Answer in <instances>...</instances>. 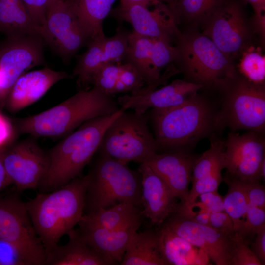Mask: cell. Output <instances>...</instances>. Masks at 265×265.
<instances>
[{
	"label": "cell",
	"mask_w": 265,
	"mask_h": 265,
	"mask_svg": "<svg viewBox=\"0 0 265 265\" xmlns=\"http://www.w3.org/2000/svg\"><path fill=\"white\" fill-rule=\"evenodd\" d=\"M117 101L99 88L80 89L56 106L36 115L14 120L18 134L59 138L72 133L85 122L119 110Z\"/></svg>",
	"instance_id": "obj_1"
},
{
	"label": "cell",
	"mask_w": 265,
	"mask_h": 265,
	"mask_svg": "<svg viewBox=\"0 0 265 265\" xmlns=\"http://www.w3.org/2000/svg\"><path fill=\"white\" fill-rule=\"evenodd\" d=\"M88 175L73 179L60 188L37 193L26 202L46 253L79 223L84 214Z\"/></svg>",
	"instance_id": "obj_2"
},
{
	"label": "cell",
	"mask_w": 265,
	"mask_h": 265,
	"mask_svg": "<svg viewBox=\"0 0 265 265\" xmlns=\"http://www.w3.org/2000/svg\"><path fill=\"white\" fill-rule=\"evenodd\" d=\"M124 111L121 107L113 114L85 122L51 149L48 152L50 167L37 186L39 192H52L81 176L84 168L98 150L105 132Z\"/></svg>",
	"instance_id": "obj_3"
},
{
	"label": "cell",
	"mask_w": 265,
	"mask_h": 265,
	"mask_svg": "<svg viewBox=\"0 0 265 265\" xmlns=\"http://www.w3.org/2000/svg\"><path fill=\"white\" fill-rule=\"evenodd\" d=\"M217 109L208 98L198 93L184 103L151 110V119L159 147L188 150L216 131Z\"/></svg>",
	"instance_id": "obj_4"
},
{
	"label": "cell",
	"mask_w": 265,
	"mask_h": 265,
	"mask_svg": "<svg viewBox=\"0 0 265 265\" xmlns=\"http://www.w3.org/2000/svg\"><path fill=\"white\" fill-rule=\"evenodd\" d=\"M176 41L174 62L184 80L217 90L237 73L233 60L202 33H181Z\"/></svg>",
	"instance_id": "obj_5"
},
{
	"label": "cell",
	"mask_w": 265,
	"mask_h": 265,
	"mask_svg": "<svg viewBox=\"0 0 265 265\" xmlns=\"http://www.w3.org/2000/svg\"><path fill=\"white\" fill-rule=\"evenodd\" d=\"M87 175L84 214L121 202L142 206V179L138 170H132L127 165L100 153Z\"/></svg>",
	"instance_id": "obj_6"
},
{
	"label": "cell",
	"mask_w": 265,
	"mask_h": 265,
	"mask_svg": "<svg viewBox=\"0 0 265 265\" xmlns=\"http://www.w3.org/2000/svg\"><path fill=\"white\" fill-rule=\"evenodd\" d=\"M218 90L221 94L217 109V130L229 128L263 133L265 127V85L250 81L238 71Z\"/></svg>",
	"instance_id": "obj_7"
},
{
	"label": "cell",
	"mask_w": 265,
	"mask_h": 265,
	"mask_svg": "<svg viewBox=\"0 0 265 265\" xmlns=\"http://www.w3.org/2000/svg\"><path fill=\"white\" fill-rule=\"evenodd\" d=\"M148 119L145 114L122 112L105 132L99 153L126 165L145 162L159 148L148 128Z\"/></svg>",
	"instance_id": "obj_8"
},
{
	"label": "cell",
	"mask_w": 265,
	"mask_h": 265,
	"mask_svg": "<svg viewBox=\"0 0 265 265\" xmlns=\"http://www.w3.org/2000/svg\"><path fill=\"white\" fill-rule=\"evenodd\" d=\"M0 239L15 246L31 265H44L46 251L26 202L17 195L0 198Z\"/></svg>",
	"instance_id": "obj_9"
},
{
	"label": "cell",
	"mask_w": 265,
	"mask_h": 265,
	"mask_svg": "<svg viewBox=\"0 0 265 265\" xmlns=\"http://www.w3.org/2000/svg\"><path fill=\"white\" fill-rule=\"evenodd\" d=\"M45 44L39 34L6 37L0 42V69L2 78L0 106L5 105L13 84L26 71L44 63Z\"/></svg>",
	"instance_id": "obj_10"
},
{
	"label": "cell",
	"mask_w": 265,
	"mask_h": 265,
	"mask_svg": "<svg viewBox=\"0 0 265 265\" xmlns=\"http://www.w3.org/2000/svg\"><path fill=\"white\" fill-rule=\"evenodd\" d=\"M204 25L202 34L232 60L249 46L253 30L241 7L235 1H225Z\"/></svg>",
	"instance_id": "obj_11"
},
{
	"label": "cell",
	"mask_w": 265,
	"mask_h": 265,
	"mask_svg": "<svg viewBox=\"0 0 265 265\" xmlns=\"http://www.w3.org/2000/svg\"><path fill=\"white\" fill-rule=\"evenodd\" d=\"M41 35L45 44L65 62H68L92 40L65 0H59L48 9Z\"/></svg>",
	"instance_id": "obj_12"
},
{
	"label": "cell",
	"mask_w": 265,
	"mask_h": 265,
	"mask_svg": "<svg viewBox=\"0 0 265 265\" xmlns=\"http://www.w3.org/2000/svg\"><path fill=\"white\" fill-rule=\"evenodd\" d=\"M3 161L12 184L19 192L36 189L50 164L48 153L30 139L5 146Z\"/></svg>",
	"instance_id": "obj_13"
},
{
	"label": "cell",
	"mask_w": 265,
	"mask_h": 265,
	"mask_svg": "<svg viewBox=\"0 0 265 265\" xmlns=\"http://www.w3.org/2000/svg\"><path fill=\"white\" fill-rule=\"evenodd\" d=\"M265 148L263 133L254 131L241 135L233 131L229 133L223 154L227 174L243 181H260Z\"/></svg>",
	"instance_id": "obj_14"
},
{
	"label": "cell",
	"mask_w": 265,
	"mask_h": 265,
	"mask_svg": "<svg viewBox=\"0 0 265 265\" xmlns=\"http://www.w3.org/2000/svg\"><path fill=\"white\" fill-rule=\"evenodd\" d=\"M154 6L149 9V5L132 4L119 5L112 9L109 14L114 18L130 23L136 33L151 38H162L170 42L181 34L177 24L168 5L163 2L154 0Z\"/></svg>",
	"instance_id": "obj_15"
},
{
	"label": "cell",
	"mask_w": 265,
	"mask_h": 265,
	"mask_svg": "<svg viewBox=\"0 0 265 265\" xmlns=\"http://www.w3.org/2000/svg\"><path fill=\"white\" fill-rule=\"evenodd\" d=\"M163 224L188 242L202 249L216 265H230L234 236L198 224L179 212L172 214Z\"/></svg>",
	"instance_id": "obj_16"
},
{
	"label": "cell",
	"mask_w": 265,
	"mask_h": 265,
	"mask_svg": "<svg viewBox=\"0 0 265 265\" xmlns=\"http://www.w3.org/2000/svg\"><path fill=\"white\" fill-rule=\"evenodd\" d=\"M197 157L188 150H177L170 153H155L144 163L164 181L183 204L187 200L189 185Z\"/></svg>",
	"instance_id": "obj_17"
},
{
	"label": "cell",
	"mask_w": 265,
	"mask_h": 265,
	"mask_svg": "<svg viewBox=\"0 0 265 265\" xmlns=\"http://www.w3.org/2000/svg\"><path fill=\"white\" fill-rule=\"evenodd\" d=\"M204 88L202 85L178 79L159 89L119 97L117 102L125 110L132 109L137 113L143 114L150 108L161 109L179 105Z\"/></svg>",
	"instance_id": "obj_18"
},
{
	"label": "cell",
	"mask_w": 265,
	"mask_h": 265,
	"mask_svg": "<svg viewBox=\"0 0 265 265\" xmlns=\"http://www.w3.org/2000/svg\"><path fill=\"white\" fill-rule=\"evenodd\" d=\"M138 170L141 175L143 213L154 224L159 225L178 210L179 202L164 181L146 163Z\"/></svg>",
	"instance_id": "obj_19"
},
{
	"label": "cell",
	"mask_w": 265,
	"mask_h": 265,
	"mask_svg": "<svg viewBox=\"0 0 265 265\" xmlns=\"http://www.w3.org/2000/svg\"><path fill=\"white\" fill-rule=\"evenodd\" d=\"M70 77L64 71L47 67L25 73L13 84L5 105L9 111L17 112L37 101L55 83Z\"/></svg>",
	"instance_id": "obj_20"
},
{
	"label": "cell",
	"mask_w": 265,
	"mask_h": 265,
	"mask_svg": "<svg viewBox=\"0 0 265 265\" xmlns=\"http://www.w3.org/2000/svg\"><path fill=\"white\" fill-rule=\"evenodd\" d=\"M78 230L86 243L109 265L119 264L135 229L110 230L94 225L82 217Z\"/></svg>",
	"instance_id": "obj_21"
},
{
	"label": "cell",
	"mask_w": 265,
	"mask_h": 265,
	"mask_svg": "<svg viewBox=\"0 0 265 265\" xmlns=\"http://www.w3.org/2000/svg\"><path fill=\"white\" fill-rule=\"evenodd\" d=\"M153 42V38L141 36L133 31L130 32L125 63L135 67L142 76L145 83V86L135 95L153 91L159 85H164L171 77L180 73L172 64L161 76L156 73L152 58Z\"/></svg>",
	"instance_id": "obj_22"
},
{
	"label": "cell",
	"mask_w": 265,
	"mask_h": 265,
	"mask_svg": "<svg viewBox=\"0 0 265 265\" xmlns=\"http://www.w3.org/2000/svg\"><path fill=\"white\" fill-rule=\"evenodd\" d=\"M156 230L159 251L167 265H211L201 249L188 242L162 223Z\"/></svg>",
	"instance_id": "obj_23"
},
{
	"label": "cell",
	"mask_w": 265,
	"mask_h": 265,
	"mask_svg": "<svg viewBox=\"0 0 265 265\" xmlns=\"http://www.w3.org/2000/svg\"><path fill=\"white\" fill-rule=\"evenodd\" d=\"M67 235L69 240L66 244H58L46 252L44 265H109L86 243L78 229Z\"/></svg>",
	"instance_id": "obj_24"
},
{
	"label": "cell",
	"mask_w": 265,
	"mask_h": 265,
	"mask_svg": "<svg viewBox=\"0 0 265 265\" xmlns=\"http://www.w3.org/2000/svg\"><path fill=\"white\" fill-rule=\"evenodd\" d=\"M144 215L139 207L121 202L111 208L101 209L82 217L89 222L110 230L135 229L140 227Z\"/></svg>",
	"instance_id": "obj_25"
},
{
	"label": "cell",
	"mask_w": 265,
	"mask_h": 265,
	"mask_svg": "<svg viewBox=\"0 0 265 265\" xmlns=\"http://www.w3.org/2000/svg\"><path fill=\"white\" fill-rule=\"evenodd\" d=\"M120 265H167L159 251L156 231L134 232Z\"/></svg>",
	"instance_id": "obj_26"
},
{
	"label": "cell",
	"mask_w": 265,
	"mask_h": 265,
	"mask_svg": "<svg viewBox=\"0 0 265 265\" xmlns=\"http://www.w3.org/2000/svg\"><path fill=\"white\" fill-rule=\"evenodd\" d=\"M0 32L6 37L41 35V28L34 22L22 0H0Z\"/></svg>",
	"instance_id": "obj_27"
},
{
	"label": "cell",
	"mask_w": 265,
	"mask_h": 265,
	"mask_svg": "<svg viewBox=\"0 0 265 265\" xmlns=\"http://www.w3.org/2000/svg\"><path fill=\"white\" fill-rule=\"evenodd\" d=\"M92 40L104 38L103 23L115 0H65Z\"/></svg>",
	"instance_id": "obj_28"
},
{
	"label": "cell",
	"mask_w": 265,
	"mask_h": 265,
	"mask_svg": "<svg viewBox=\"0 0 265 265\" xmlns=\"http://www.w3.org/2000/svg\"><path fill=\"white\" fill-rule=\"evenodd\" d=\"M225 0H175L168 6L176 23L205 24Z\"/></svg>",
	"instance_id": "obj_29"
},
{
	"label": "cell",
	"mask_w": 265,
	"mask_h": 265,
	"mask_svg": "<svg viewBox=\"0 0 265 265\" xmlns=\"http://www.w3.org/2000/svg\"><path fill=\"white\" fill-rule=\"evenodd\" d=\"M104 38L92 39L86 46V51L78 57L72 76L77 77V84L80 89H85V88L92 84L94 75L103 65Z\"/></svg>",
	"instance_id": "obj_30"
},
{
	"label": "cell",
	"mask_w": 265,
	"mask_h": 265,
	"mask_svg": "<svg viewBox=\"0 0 265 265\" xmlns=\"http://www.w3.org/2000/svg\"><path fill=\"white\" fill-rule=\"evenodd\" d=\"M224 181L228 186L227 193L223 197L224 211L233 222L235 233H238L245 220L249 206L244 183L227 174Z\"/></svg>",
	"instance_id": "obj_31"
},
{
	"label": "cell",
	"mask_w": 265,
	"mask_h": 265,
	"mask_svg": "<svg viewBox=\"0 0 265 265\" xmlns=\"http://www.w3.org/2000/svg\"><path fill=\"white\" fill-rule=\"evenodd\" d=\"M240 55L238 72L251 82L265 83V57L260 49L248 46Z\"/></svg>",
	"instance_id": "obj_32"
},
{
	"label": "cell",
	"mask_w": 265,
	"mask_h": 265,
	"mask_svg": "<svg viewBox=\"0 0 265 265\" xmlns=\"http://www.w3.org/2000/svg\"><path fill=\"white\" fill-rule=\"evenodd\" d=\"M130 32L119 26L113 36L104 38L103 41V64H121L127 52Z\"/></svg>",
	"instance_id": "obj_33"
},
{
	"label": "cell",
	"mask_w": 265,
	"mask_h": 265,
	"mask_svg": "<svg viewBox=\"0 0 265 265\" xmlns=\"http://www.w3.org/2000/svg\"><path fill=\"white\" fill-rule=\"evenodd\" d=\"M152 63L156 73L161 76V71L165 66L175 61L176 48L170 41L162 38H153Z\"/></svg>",
	"instance_id": "obj_34"
},
{
	"label": "cell",
	"mask_w": 265,
	"mask_h": 265,
	"mask_svg": "<svg viewBox=\"0 0 265 265\" xmlns=\"http://www.w3.org/2000/svg\"><path fill=\"white\" fill-rule=\"evenodd\" d=\"M222 170H218L203 176L192 182L191 189L189 190L187 201L185 204H180L186 206L196 201L202 194L217 190L221 183L224 181L221 174Z\"/></svg>",
	"instance_id": "obj_35"
},
{
	"label": "cell",
	"mask_w": 265,
	"mask_h": 265,
	"mask_svg": "<svg viewBox=\"0 0 265 265\" xmlns=\"http://www.w3.org/2000/svg\"><path fill=\"white\" fill-rule=\"evenodd\" d=\"M234 245L231 255L230 265H262L246 240L237 233L234 236Z\"/></svg>",
	"instance_id": "obj_36"
},
{
	"label": "cell",
	"mask_w": 265,
	"mask_h": 265,
	"mask_svg": "<svg viewBox=\"0 0 265 265\" xmlns=\"http://www.w3.org/2000/svg\"><path fill=\"white\" fill-rule=\"evenodd\" d=\"M265 227V210L248 206L245 220L238 235L246 240L247 237L256 234Z\"/></svg>",
	"instance_id": "obj_37"
},
{
	"label": "cell",
	"mask_w": 265,
	"mask_h": 265,
	"mask_svg": "<svg viewBox=\"0 0 265 265\" xmlns=\"http://www.w3.org/2000/svg\"><path fill=\"white\" fill-rule=\"evenodd\" d=\"M125 85L131 95H135L145 86L144 79L139 71L129 63L121 64L118 78Z\"/></svg>",
	"instance_id": "obj_38"
},
{
	"label": "cell",
	"mask_w": 265,
	"mask_h": 265,
	"mask_svg": "<svg viewBox=\"0 0 265 265\" xmlns=\"http://www.w3.org/2000/svg\"><path fill=\"white\" fill-rule=\"evenodd\" d=\"M0 265H31L13 245L0 239Z\"/></svg>",
	"instance_id": "obj_39"
},
{
	"label": "cell",
	"mask_w": 265,
	"mask_h": 265,
	"mask_svg": "<svg viewBox=\"0 0 265 265\" xmlns=\"http://www.w3.org/2000/svg\"><path fill=\"white\" fill-rule=\"evenodd\" d=\"M243 183L249 205L265 210V186L260 181Z\"/></svg>",
	"instance_id": "obj_40"
},
{
	"label": "cell",
	"mask_w": 265,
	"mask_h": 265,
	"mask_svg": "<svg viewBox=\"0 0 265 265\" xmlns=\"http://www.w3.org/2000/svg\"><path fill=\"white\" fill-rule=\"evenodd\" d=\"M32 19L41 28L45 24L48 0H22Z\"/></svg>",
	"instance_id": "obj_41"
},
{
	"label": "cell",
	"mask_w": 265,
	"mask_h": 265,
	"mask_svg": "<svg viewBox=\"0 0 265 265\" xmlns=\"http://www.w3.org/2000/svg\"><path fill=\"white\" fill-rule=\"evenodd\" d=\"M210 225V227L230 236L235 235L233 222L225 212H211Z\"/></svg>",
	"instance_id": "obj_42"
},
{
	"label": "cell",
	"mask_w": 265,
	"mask_h": 265,
	"mask_svg": "<svg viewBox=\"0 0 265 265\" xmlns=\"http://www.w3.org/2000/svg\"><path fill=\"white\" fill-rule=\"evenodd\" d=\"M199 197L211 212H225L223 197L217 190L202 194Z\"/></svg>",
	"instance_id": "obj_43"
},
{
	"label": "cell",
	"mask_w": 265,
	"mask_h": 265,
	"mask_svg": "<svg viewBox=\"0 0 265 265\" xmlns=\"http://www.w3.org/2000/svg\"><path fill=\"white\" fill-rule=\"evenodd\" d=\"M15 132L14 125L0 112V147L9 144L15 137Z\"/></svg>",
	"instance_id": "obj_44"
},
{
	"label": "cell",
	"mask_w": 265,
	"mask_h": 265,
	"mask_svg": "<svg viewBox=\"0 0 265 265\" xmlns=\"http://www.w3.org/2000/svg\"><path fill=\"white\" fill-rule=\"evenodd\" d=\"M252 245V250L262 265L265 264V227L259 230Z\"/></svg>",
	"instance_id": "obj_45"
},
{
	"label": "cell",
	"mask_w": 265,
	"mask_h": 265,
	"mask_svg": "<svg viewBox=\"0 0 265 265\" xmlns=\"http://www.w3.org/2000/svg\"><path fill=\"white\" fill-rule=\"evenodd\" d=\"M252 25L253 30L259 34L263 44L265 37V11L255 13Z\"/></svg>",
	"instance_id": "obj_46"
},
{
	"label": "cell",
	"mask_w": 265,
	"mask_h": 265,
	"mask_svg": "<svg viewBox=\"0 0 265 265\" xmlns=\"http://www.w3.org/2000/svg\"><path fill=\"white\" fill-rule=\"evenodd\" d=\"M4 147H0V192L12 184L6 173L3 161Z\"/></svg>",
	"instance_id": "obj_47"
},
{
	"label": "cell",
	"mask_w": 265,
	"mask_h": 265,
	"mask_svg": "<svg viewBox=\"0 0 265 265\" xmlns=\"http://www.w3.org/2000/svg\"><path fill=\"white\" fill-rule=\"evenodd\" d=\"M250 4L254 10L255 13L265 11V0H244Z\"/></svg>",
	"instance_id": "obj_48"
},
{
	"label": "cell",
	"mask_w": 265,
	"mask_h": 265,
	"mask_svg": "<svg viewBox=\"0 0 265 265\" xmlns=\"http://www.w3.org/2000/svg\"><path fill=\"white\" fill-rule=\"evenodd\" d=\"M153 1L154 0H120V5L126 6L137 3L150 5Z\"/></svg>",
	"instance_id": "obj_49"
},
{
	"label": "cell",
	"mask_w": 265,
	"mask_h": 265,
	"mask_svg": "<svg viewBox=\"0 0 265 265\" xmlns=\"http://www.w3.org/2000/svg\"><path fill=\"white\" fill-rule=\"evenodd\" d=\"M128 91L127 89L124 84L118 79L115 84L114 93V94Z\"/></svg>",
	"instance_id": "obj_50"
},
{
	"label": "cell",
	"mask_w": 265,
	"mask_h": 265,
	"mask_svg": "<svg viewBox=\"0 0 265 265\" xmlns=\"http://www.w3.org/2000/svg\"><path fill=\"white\" fill-rule=\"evenodd\" d=\"M260 174L261 178H264L265 180V159H264L261 166Z\"/></svg>",
	"instance_id": "obj_51"
},
{
	"label": "cell",
	"mask_w": 265,
	"mask_h": 265,
	"mask_svg": "<svg viewBox=\"0 0 265 265\" xmlns=\"http://www.w3.org/2000/svg\"><path fill=\"white\" fill-rule=\"evenodd\" d=\"M60 0H48V9L52 5L54 4V3L57 2ZM47 9V10H48Z\"/></svg>",
	"instance_id": "obj_52"
},
{
	"label": "cell",
	"mask_w": 265,
	"mask_h": 265,
	"mask_svg": "<svg viewBox=\"0 0 265 265\" xmlns=\"http://www.w3.org/2000/svg\"><path fill=\"white\" fill-rule=\"evenodd\" d=\"M159 0V1H166V2H167L168 3V4H170L171 3H172V2H173L175 0Z\"/></svg>",
	"instance_id": "obj_53"
},
{
	"label": "cell",
	"mask_w": 265,
	"mask_h": 265,
	"mask_svg": "<svg viewBox=\"0 0 265 265\" xmlns=\"http://www.w3.org/2000/svg\"><path fill=\"white\" fill-rule=\"evenodd\" d=\"M2 75H1V70H0V89H1V85H2Z\"/></svg>",
	"instance_id": "obj_54"
}]
</instances>
